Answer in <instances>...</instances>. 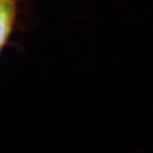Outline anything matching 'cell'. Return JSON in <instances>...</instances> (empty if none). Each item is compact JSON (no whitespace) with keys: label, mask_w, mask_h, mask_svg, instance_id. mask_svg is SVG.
<instances>
[{"label":"cell","mask_w":153,"mask_h":153,"mask_svg":"<svg viewBox=\"0 0 153 153\" xmlns=\"http://www.w3.org/2000/svg\"><path fill=\"white\" fill-rule=\"evenodd\" d=\"M25 0H0V53L16 30L19 7Z\"/></svg>","instance_id":"cell-1"}]
</instances>
